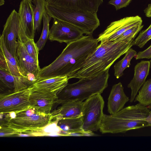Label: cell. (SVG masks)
<instances>
[{
    "mask_svg": "<svg viewBox=\"0 0 151 151\" xmlns=\"http://www.w3.org/2000/svg\"><path fill=\"white\" fill-rule=\"evenodd\" d=\"M99 42L92 35H86L67 44L53 62L41 69L39 80L57 76H68L95 51Z\"/></svg>",
    "mask_w": 151,
    "mask_h": 151,
    "instance_id": "obj_1",
    "label": "cell"
},
{
    "mask_svg": "<svg viewBox=\"0 0 151 151\" xmlns=\"http://www.w3.org/2000/svg\"><path fill=\"white\" fill-rule=\"evenodd\" d=\"M134 39L101 42L95 51L67 76L79 79L99 75L111 66L134 45Z\"/></svg>",
    "mask_w": 151,
    "mask_h": 151,
    "instance_id": "obj_2",
    "label": "cell"
},
{
    "mask_svg": "<svg viewBox=\"0 0 151 151\" xmlns=\"http://www.w3.org/2000/svg\"><path fill=\"white\" fill-rule=\"evenodd\" d=\"M150 109L139 103L123 108L113 114H104L99 130L102 134L125 133L148 126L145 119Z\"/></svg>",
    "mask_w": 151,
    "mask_h": 151,
    "instance_id": "obj_3",
    "label": "cell"
},
{
    "mask_svg": "<svg viewBox=\"0 0 151 151\" xmlns=\"http://www.w3.org/2000/svg\"><path fill=\"white\" fill-rule=\"evenodd\" d=\"M109 70L94 77L80 79L73 83H68L58 95L57 104L68 101H83L95 94H101L108 86Z\"/></svg>",
    "mask_w": 151,
    "mask_h": 151,
    "instance_id": "obj_4",
    "label": "cell"
},
{
    "mask_svg": "<svg viewBox=\"0 0 151 151\" xmlns=\"http://www.w3.org/2000/svg\"><path fill=\"white\" fill-rule=\"evenodd\" d=\"M45 9L46 12L52 18L72 24L86 35H92L100 25L96 12L66 9L46 4Z\"/></svg>",
    "mask_w": 151,
    "mask_h": 151,
    "instance_id": "obj_5",
    "label": "cell"
},
{
    "mask_svg": "<svg viewBox=\"0 0 151 151\" xmlns=\"http://www.w3.org/2000/svg\"><path fill=\"white\" fill-rule=\"evenodd\" d=\"M7 122L5 125L12 128L16 134L24 131L43 127L53 119L51 113L46 114L38 112L31 108L15 113H9Z\"/></svg>",
    "mask_w": 151,
    "mask_h": 151,
    "instance_id": "obj_6",
    "label": "cell"
},
{
    "mask_svg": "<svg viewBox=\"0 0 151 151\" xmlns=\"http://www.w3.org/2000/svg\"><path fill=\"white\" fill-rule=\"evenodd\" d=\"M104 102L101 94H95L83 102L82 118L84 132L99 129L104 113Z\"/></svg>",
    "mask_w": 151,
    "mask_h": 151,
    "instance_id": "obj_7",
    "label": "cell"
},
{
    "mask_svg": "<svg viewBox=\"0 0 151 151\" xmlns=\"http://www.w3.org/2000/svg\"><path fill=\"white\" fill-rule=\"evenodd\" d=\"M15 58L19 73L27 86L32 85L38 80L41 69L39 63L28 53L23 43L18 40Z\"/></svg>",
    "mask_w": 151,
    "mask_h": 151,
    "instance_id": "obj_8",
    "label": "cell"
},
{
    "mask_svg": "<svg viewBox=\"0 0 151 151\" xmlns=\"http://www.w3.org/2000/svg\"><path fill=\"white\" fill-rule=\"evenodd\" d=\"M84 34L82 31L72 24L53 19L48 39L51 41L68 44L80 39L84 36Z\"/></svg>",
    "mask_w": 151,
    "mask_h": 151,
    "instance_id": "obj_9",
    "label": "cell"
},
{
    "mask_svg": "<svg viewBox=\"0 0 151 151\" xmlns=\"http://www.w3.org/2000/svg\"><path fill=\"white\" fill-rule=\"evenodd\" d=\"M33 5L31 0H22L20 2L18 13L20 27L17 40L24 43L28 38L34 39V29Z\"/></svg>",
    "mask_w": 151,
    "mask_h": 151,
    "instance_id": "obj_10",
    "label": "cell"
},
{
    "mask_svg": "<svg viewBox=\"0 0 151 151\" xmlns=\"http://www.w3.org/2000/svg\"><path fill=\"white\" fill-rule=\"evenodd\" d=\"M142 22V18L138 15L113 22L99 34L97 39L101 42L114 41L126 30Z\"/></svg>",
    "mask_w": 151,
    "mask_h": 151,
    "instance_id": "obj_11",
    "label": "cell"
},
{
    "mask_svg": "<svg viewBox=\"0 0 151 151\" xmlns=\"http://www.w3.org/2000/svg\"><path fill=\"white\" fill-rule=\"evenodd\" d=\"M31 87L29 97L31 108L41 113L49 114L58 99L57 94L49 91Z\"/></svg>",
    "mask_w": 151,
    "mask_h": 151,
    "instance_id": "obj_12",
    "label": "cell"
},
{
    "mask_svg": "<svg viewBox=\"0 0 151 151\" xmlns=\"http://www.w3.org/2000/svg\"><path fill=\"white\" fill-rule=\"evenodd\" d=\"M20 25L19 13L14 9L6 20L1 35L7 49L14 57Z\"/></svg>",
    "mask_w": 151,
    "mask_h": 151,
    "instance_id": "obj_13",
    "label": "cell"
},
{
    "mask_svg": "<svg viewBox=\"0 0 151 151\" xmlns=\"http://www.w3.org/2000/svg\"><path fill=\"white\" fill-rule=\"evenodd\" d=\"M46 4L66 9L96 12L103 0H45Z\"/></svg>",
    "mask_w": 151,
    "mask_h": 151,
    "instance_id": "obj_14",
    "label": "cell"
},
{
    "mask_svg": "<svg viewBox=\"0 0 151 151\" xmlns=\"http://www.w3.org/2000/svg\"><path fill=\"white\" fill-rule=\"evenodd\" d=\"M151 63V60H142L135 66L133 78L127 86V87L131 90L129 99L130 103L134 101L139 89L145 82L149 74Z\"/></svg>",
    "mask_w": 151,
    "mask_h": 151,
    "instance_id": "obj_15",
    "label": "cell"
},
{
    "mask_svg": "<svg viewBox=\"0 0 151 151\" xmlns=\"http://www.w3.org/2000/svg\"><path fill=\"white\" fill-rule=\"evenodd\" d=\"M83 102L68 101L61 102L60 106L50 113L53 119L58 120L63 119L75 118L81 116Z\"/></svg>",
    "mask_w": 151,
    "mask_h": 151,
    "instance_id": "obj_16",
    "label": "cell"
},
{
    "mask_svg": "<svg viewBox=\"0 0 151 151\" xmlns=\"http://www.w3.org/2000/svg\"><path fill=\"white\" fill-rule=\"evenodd\" d=\"M129 100L124 92L122 83L120 82L114 85L108 98V112L110 114H116L122 109Z\"/></svg>",
    "mask_w": 151,
    "mask_h": 151,
    "instance_id": "obj_17",
    "label": "cell"
},
{
    "mask_svg": "<svg viewBox=\"0 0 151 151\" xmlns=\"http://www.w3.org/2000/svg\"><path fill=\"white\" fill-rule=\"evenodd\" d=\"M68 80L67 76H57L38 80L31 86L49 91L58 95L68 84Z\"/></svg>",
    "mask_w": 151,
    "mask_h": 151,
    "instance_id": "obj_18",
    "label": "cell"
},
{
    "mask_svg": "<svg viewBox=\"0 0 151 151\" xmlns=\"http://www.w3.org/2000/svg\"><path fill=\"white\" fill-rule=\"evenodd\" d=\"M0 84L1 91L7 89L8 91L14 92L28 86L22 78L13 75L1 68H0Z\"/></svg>",
    "mask_w": 151,
    "mask_h": 151,
    "instance_id": "obj_19",
    "label": "cell"
},
{
    "mask_svg": "<svg viewBox=\"0 0 151 151\" xmlns=\"http://www.w3.org/2000/svg\"><path fill=\"white\" fill-rule=\"evenodd\" d=\"M31 89V86H30L16 92H10L11 112L16 113L31 108L29 101Z\"/></svg>",
    "mask_w": 151,
    "mask_h": 151,
    "instance_id": "obj_20",
    "label": "cell"
},
{
    "mask_svg": "<svg viewBox=\"0 0 151 151\" xmlns=\"http://www.w3.org/2000/svg\"><path fill=\"white\" fill-rule=\"evenodd\" d=\"M57 125L62 132L63 136L73 135H84L82 129V116L75 118L61 119L58 120Z\"/></svg>",
    "mask_w": 151,
    "mask_h": 151,
    "instance_id": "obj_21",
    "label": "cell"
},
{
    "mask_svg": "<svg viewBox=\"0 0 151 151\" xmlns=\"http://www.w3.org/2000/svg\"><path fill=\"white\" fill-rule=\"evenodd\" d=\"M58 120L55 119L47 125L41 128L25 131L22 133L27 136H62V131L57 125Z\"/></svg>",
    "mask_w": 151,
    "mask_h": 151,
    "instance_id": "obj_22",
    "label": "cell"
},
{
    "mask_svg": "<svg viewBox=\"0 0 151 151\" xmlns=\"http://www.w3.org/2000/svg\"><path fill=\"white\" fill-rule=\"evenodd\" d=\"M0 51L3 54L5 59L7 71L13 75L23 78L19 73L15 57L8 51L6 47L2 35H1L0 38Z\"/></svg>",
    "mask_w": 151,
    "mask_h": 151,
    "instance_id": "obj_23",
    "label": "cell"
},
{
    "mask_svg": "<svg viewBox=\"0 0 151 151\" xmlns=\"http://www.w3.org/2000/svg\"><path fill=\"white\" fill-rule=\"evenodd\" d=\"M137 53L134 50L131 48L126 52L124 57L115 64L114 75L116 78H119L123 75L124 70L129 67L132 59Z\"/></svg>",
    "mask_w": 151,
    "mask_h": 151,
    "instance_id": "obj_24",
    "label": "cell"
},
{
    "mask_svg": "<svg viewBox=\"0 0 151 151\" xmlns=\"http://www.w3.org/2000/svg\"><path fill=\"white\" fill-rule=\"evenodd\" d=\"M34 27L35 32L38 31L40 27L44 13L46 12L45 0H32Z\"/></svg>",
    "mask_w": 151,
    "mask_h": 151,
    "instance_id": "obj_25",
    "label": "cell"
},
{
    "mask_svg": "<svg viewBox=\"0 0 151 151\" xmlns=\"http://www.w3.org/2000/svg\"><path fill=\"white\" fill-rule=\"evenodd\" d=\"M134 99V102L138 101L145 106L151 104V78L145 81Z\"/></svg>",
    "mask_w": 151,
    "mask_h": 151,
    "instance_id": "obj_26",
    "label": "cell"
},
{
    "mask_svg": "<svg viewBox=\"0 0 151 151\" xmlns=\"http://www.w3.org/2000/svg\"><path fill=\"white\" fill-rule=\"evenodd\" d=\"M52 18L46 12L43 15L42 20L43 27L41 35L39 40L36 43L39 51L42 50L47 41L49 33V23Z\"/></svg>",
    "mask_w": 151,
    "mask_h": 151,
    "instance_id": "obj_27",
    "label": "cell"
},
{
    "mask_svg": "<svg viewBox=\"0 0 151 151\" xmlns=\"http://www.w3.org/2000/svg\"><path fill=\"white\" fill-rule=\"evenodd\" d=\"M142 23L134 26L126 30L116 40V41L126 40L134 39L143 27Z\"/></svg>",
    "mask_w": 151,
    "mask_h": 151,
    "instance_id": "obj_28",
    "label": "cell"
},
{
    "mask_svg": "<svg viewBox=\"0 0 151 151\" xmlns=\"http://www.w3.org/2000/svg\"><path fill=\"white\" fill-rule=\"evenodd\" d=\"M151 39V24L146 29L141 31L134 40V45L142 48Z\"/></svg>",
    "mask_w": 151,
    "mask_h": 151,
    "instance_id": "obj_29",
    "label": "cell"
},
{
    "mask_svg": "<svg viewBox=\"0 0 151 151\" xmlns=\"http://www.w3.org/2000/svg\"><path fill=\"white\" fill-rule=\"evenodd\" d=\"M23 43L28 53L38 63V61L39 49L34 39L28 38Z\"/></svg>",
    "mask_w": 151,
    "mask_h": 151,
    "instance_id": "obj_30",
    "label": "cell"
},
{
    "mask_svg": "<svg viewBox=\"0 0 151 151\" xmlns=\"http://www.w3.org/2000/svg\"><path fill=\"white\" fill-rule=\"evenodd\" d=\"M132 0H110L109 4L113 5L116 10L127 7L131 2Z\"/></svg>",
    "mask_w": 151,
    "mask_h": 151,
    "instance_id": "obj_31",
    "label": "cell"
},
{
    "mask_svg": "<svg viewBox=\"0 0 151 151\" xmlns=\"http://www.w3.org/2000/svg\"><path fill=\"white\" fill-rule=\"evenodd\" d=\"M134 57L136 60L143 58L151 59V45L145 50L138 52Z\"/></svg>",
    "mask_w": 151,
    "mask_h": 151,
    "instance_id": "obj_32",
    "label": "cell"
},
{
    "mask_svg": "<svg viewBox=\"0 0 151 151\" xmlns=\"http://www.w3.org/2000/svg\"><path fill=\"white\" fill-rule=\"evenodd\" d=\"M146 16L148 17H151V4H149L147 7L144 10Z\"/></svg>",
    "mask_w": 151,
    "mask_h": 151,
    "instance_id": "obj_33",
    "label": "cell"
},
{
    "mask_svg": "<svg viewBox=\"0 0 151 151\" xmlns=\"http://www.w3.org/2000/svg\"><path fill=\"white\" fill-rule=\"evenodd\" d=\"M145 120L147 123L148 126H151V110H150L148 115Z\"/></svg>",
    "mask_w": 151,
    "mask_h": 151,
    "instance_id": "obj_34",
    "label": "cell"
},
{
    "mask_svg": "<svg viewBox=\"0 0 151 151\" xmlns=\"http://www.w3.org/2000/svg\"><path fill=\"white\" fill-rule=\"evenodd\" d=\"M5 3L4 0H0V5L1 6L4 5Z\"/></svg>",
    "mask_w": 151,
    "mask_h": 151,
    "instance_id": "obj_35",
    "label": "cell"
},
{
    "mask_svg": "<svg viewBox=\"0 0 151 151\" xmlns=\"http://www.w3.org/2000/svg\"><path fill=\"white\" fill-rule=\"evenodd\" d=\"M147 107L150 110H151V104L148 106Z\"/></svg>",
    "mask_w": 151,
    "mask_h": 151,
    "instance_id": "obj_36",
    "label": "cell"
},
{
    "mask_svg": "<svg viewBox=\"0 0 151 151\" xmlns=\"http://www.w3.org/2000/svg\"><path fill=\"white\" fill-rule=\"evenodd\" d=\"M32 1V0H31Z\"/></svg>",
    "mask_w": 151,
    "mask_h": 151,
    "instance_id": "obj_37",
    "label": "cell"
}]
</instances>
